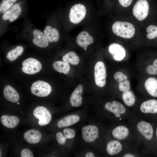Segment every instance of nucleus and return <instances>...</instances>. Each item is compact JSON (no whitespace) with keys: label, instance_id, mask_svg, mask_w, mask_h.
<instances>
[{"label":"nucleus","instance_id":"3","mask_svg":"<svg viewBox=\"0 0 157 157\" xmlns=\"http://www.w3.org/2000/svg\"><path fill=\"white\" fill-rule=\"evenodd\" d=\"M112 29L115 35L128 41H130L135 37L136 32L133 24L122 20L115 22L112 26Z\"/></svg>","mask_w":157,"mask_h":157},{"label":"nucleus","instance_id":"23","mask_svg":"<svg viewBox=\"0 0 157 157\" xmlns=\"http://www.w3.org/2000/svg\"><path fill=\"white\" fill-rule=\"evenodd\" d=\"M80 119L79 116L76 115H72L65 117L60 119L57 123V126L60 128L73 125Z\"/></svg>","mask_w":157,"mask_h":157},{"label":"nucleus","instance_id":"14","mask_svg":"<svg viewBox=\"0 0 157 157\" xmlns=\"http://www.w3.org/2000/svg\"><path fill=\"white\" fill-rule=\"evenodd\" d=\"M137 128L140 133L146 139L150 140L152 139L154 131L150 123L144 121H140L137 124Z\"/></svg>","mask_w":157,"mask_h":157},{"label":"nucleus","instance_id":"16","mask_svg":"<svg viewBox=\"0 0 157 157\" xmlns=\"http://www.w3.org/2000/svg\"><path fill=\"white\" fill-rule=\"evenodd\" d=\"M140 109L145 113H157V99H150L144 101L140 105Z\"/></svg>","mask_w":157,"mask_h":157},{"label":"nucleus","instance_id":"40","mask_svg":"<svg viewBox=\"0 0 157 157\" xmlns=\"http://www.w3.org/2000/svg\"><path fill=\"white\" fill-rule=\"evenodd\" d=\"M1 151H0V157L1 156Z\"/></svg>","mask_w":157,"mask_h":157},{"label":"nucleus","instance_id":"30","mask_svg":"<svg viewBox=\"0 0 157 157\" xmlns=\"http://www.w3.org/2000/svg\"><path fill=\"white\" fill-rule=\"evenodd\" d=\"M24 51V48L21 46H18L9 51L6 54L7 59L10 61L16 60L19 56H20Z\"/></svg>","mask_w":157,"mask_h":157},{"label":"nucleus","instance_id":"7","mask_svg":"<svg viewBox=\"0 0 157 157\" xmlns=\"http://www.w3.org/2000/svg\"><path fill=\"white\" fill-rule=\"evenodd\" d=\"M51 88L48 83L41 80L37 81L32 85L31 88V93L40 97L47 96L51 92Z\"/></svg>","mask_w":157,"mask_h":157},{"label":"nucleus","instance_id":"21","mask_svg":"<svg viewBox=\"0 0 157 157\" xmlns=\"http://www.w3.org/2000/svg\"><path fill=\"white\" fill-rule=\"evenodd\" d=\"M3 94L7 100L13 103L17 102L19 99V96L17 92L10 85H7L4 87Z\"/></svg>","mask_w":157,"mask_h":157},{"label":"nucleus","instance_id":"27","mask_svg":"<svg viewBox=\"0 0 157 157\" xmlns=\"http://www.w3.org/2000/svg\"><path fill=\"white\" fill-rule=\"evenodd\" d=\"M52 66L56 71L65 74H67L70 69L69 63L63 61H55L53 63Z\"/></svg>","mask_w":157,"mask_h":157},{"label":"nucleus","instance_id":"38","mask_svg":"<svg viewBox=\"0 0 157 157\" xmlns=\"http://www.w3.org/2000/svg\"><path fill=\"white\" fill-rule=\"evenodd\" d=\"M156 137H157V128L156 129Z\"/></svg>","mask_w":157,"mask_h":157},{"label":"nucleus","instance_id":"22","mask_svg":"<svg viewBox=\"0 0 157 157\" xmlns=\"http://www.w3.org/2000/svg\"><path fill=\"white\" fill-rule=\"evenodd\" d=\"M0 121L4 126L10 129L15 128L19 123V118L15 116L4 115L0 117Z\"/></svg>","mask_w":157,"mask_h":157},{"label":"nucleus","instance_id":"29","mask_svg":"<svg viewBox=\"0 0 157 157\" xmlns=\"http://www.w3.org/2000/svg\"><path fill=\"white\" fill-rule=\"evenodd\" d=\"M63 61L72 65H77L79 63L80 59L73 51H70L64 55L62 58Z\"/></svg>","mask_w":157,"mask_h":157},{"label":"nucleus","instance_id":"31","mask_svg":"<svg viewBox=\"0 0 157 157\" xmlns=\"http://www.w3.org/2000/svg\"><path fill=\"white\" fill-rule=\"evenodd\" d=\"M16 0H2L0 4V12L4 13L13 6Z\"/></svg>","mask_w":157,"mask_h":157},{"label":"nucleus","instance_id":"20","mask_svg":"<svg viewBox=\"0 0 157 157\" xmlns=\"http://www.w3.org/2000/svg\"><path fill=\"white\" fill-rule=\"evenodd\" d=\"M42 135L40 132L37 130L31 129L25 132L24 138L25 140L31 144L38 143L41 140Z\"/></svg>","mask_w":157,"mask_h":157},{"label":"nucleus","instance_id":"41","mask_svg":"<svg viewBox=\"0 0 157 157\" xmlns=\"http://www.w3.org/2000/svg\"><path fill=\"white\" fill-rule=\"evenodd\" d=\"M156 51H157V50Z\"/></svg>","mask_w":157,"mask_h":157},{"label":"nucleus","instance_id":"1","mask_svg":"<svg viewBox=\"0 0 157 157\" xmlns=\"http://www.w3.org/2000/svg\"><path fill=\"white\" fill-rule=\"evenodd\" d=\"M134 70L138 78L157 76V51H147L139 56Z\"/></svg>","mask_w":157,"mask_h":157},{"label":"nucleus","instance_id":"8","mask_svg":"<svg viewBox=\"0 0 157 157\" xmlns=\"http://www.w3.org/2000/svg\"><path fill=\"white\" fill-rule=\"evenodd\" d=\"M86 9L83 5L77 3L73 5L69 12V17L71 22L77 24L80 22L85 18Z\"/></svg>","mask_w":157,"mask_h":157},{"label":"nucleus","instance_id":"28","mask_svg":"<svg viewBox=\"0 0 157 157\" xmlns=\"http://www.w3.org/2000/svg\"><path fill=\"white\" fill-rule=\"evenodd\" d=\"M121 97L123 101L128 106H132L135 102L136 97L132 90L123 93Z\"/></svg>","mask_w":157,"mask_h":157},{"label":"nucleus","instance_id":"10","mask_svg":"<svg viewBox=\"0 0 157 157\" xmlns=\"http://www.w3.org/2000/svg\"><path fill=\"white\" fill-rule=\"evenodd\" d=\"M22 70L28 74H33L39 72L42 68V65L38 60L33 58H28L22 63Z\"/></svg>","mask_w":157,"mask_h":157},{"label":"nucleus","instance_id":"32","mask_svg":"<svg viewBox=\"0 0 157 157\" xmlns=\"http://www.w3.org/2000/svg\"><path fill=\"white\" fill-rule=\"evenodd\" d=\"M63 133L65 137L67 139H72L76 135L75 131L71 128H65L63 130Z\"/></svg>","mask_w":157,"mask_h":157},{"label":"nucleus","instance_id":"9","mask_svg":"<svg viewBox=\"0 0 157 157\" xmlns=\"http://www.w3.org/2000/svg\"><path fill=\"white\" fill-rule=\"evenodd\" d=\"M145 43L148 47L157 46V23L148 24L145 30Z\"/></svg>","mask_w":157,"mask_h":157},{"label":"nucleus","instance_id":"34","mask_svg":"<svg viewBox=\"0 0 157 157\" xmlns=\"http://www.w3.org/2000/svg\"><path fill=\"white\" fill-rule=\"evenodd\" d=\"M21 157H33L34 156L32 152L29 149H24L21 151L20 154Z\"/></svg>","mask_w":157,"mask_h":157},{"label":"nucleus","instance_id":"4","mask_svg":"<svg viewBox=\"0 0 157 157\" xmlns=\"http://www.w3.org/2000/svg\"><path fill=\"white\" fill-rule=\"evenodd\" d=\"M124 44L113 43L108 47V52L113 60L120 65L127 64L130 58L127 46Z\"/></svg>","mask_w":157,"mask_h":157},{"label":"nucleus","instance_id":"37","mask_svg":"<svg viewBox=\"0 0 157 157\" xmlns=\"http://www.w3.org/2000/svg\"><path fill=\"white\" fill-rule=\"evenodd\" d=\"M124 157H134V156L131 154H125L123 156Z\"/></svg>","mask_w":157,"mask_h":157},{"label":"nucleus","instance_id":"18","mask_svg":"<svg viewBox=\"0 0 157 157\" xmlns=\"http://www.w3.org/2000/svg\"><path fill=\"white\" fill-rule=\"evenodd\" d=\"M82 85L80 84L77 86L72 94L69 102L71 106L74 107H79L82 103L81 94L83 91Z\"/></svg>","mask_w":157,"mask_h":157},{"label":"nucleus","instance_id":"6","mask_svg":"<svg viewBox=\"0 0 157 157\" xmlns=\"http://www.w3.org/2000/svg\"><path fill=\"white\" fill-rule=\"evenodd\" d=\"M94 77L96 85L103 88L106 83L107 71L104 63L102 61L97 62L94 67Z\"/></svg>","mask_w":157,"mask_h":157},{"label":"nucleus","instance_id":"2","mask_svg":"<svg viewBox=\"0 0 157 157\" xmlns=\"http://www.w3.org/2000/svg\"><path fill=\"white\" fill-rule=\"evenodd\" d=\"M132 14L139 22L147 21L149 23L157 19V11L151 9L147 0H137L132 8Z\"/></svg>","mask_w":157,"mask_h":157},{"label":"nucleus","instance_id":"33","mask_svg":"<svg viewBox=\"0 0 157 157\" xmlns=\"http://www.w3.org/2000/svg\"><path fill=\"white\" fill-rule=\"evenodd\" d=\"M56 138L58 143L60 145L65 144L66 141V138L63 133L60 132L57 133L56 135Z\"/></svg>","mask_w":157,"mask_h":157},{"label":"nucleus","instance_id":"5","mask_svg":"<svg viewBox=\"0 0 157 157\" xmlns=\"http://www.w3.org/2000/svg\"><path fill=\"white\" fill-rule=\"evenodd\" d=\"M138 78V88L143 90L152 97H157V76H147Z\"/></svg>","mask_w":157,"mask_h":157},{"label":"nucleus","instance_id":"13","mask_svg":"<svg viewBox=\"0 0 157 157\" xmlns=\"http://www.w3.org/2000/svg\"><path fill=\"white\" fill-rule=\"evenodd\" d=\"M105 108L108 111L113 113L116 117H119L120 114H124L126 109L123 104L117 101H113L106 103Z\"/></svg>","mask_w":157,"mask_h":157},{"label":"nucleus","instance_id":"12","mask_svg":"<svg viewBox=\"0 0 157 157\" xmlns=\"http://www.w3.org/2000/svg\"><path fill=\"white\" fill-rule=\"evenodd\" d=\"M99 133L98 128L93 125L85 126L82 129V138L87 142L90 143L94 141L97 138Z\"/></svg>","mask_w":157,"mask_h":157},{"label":"nucleus","instance_id":"11","mask_svg":"<svg viewBox=\"0 0 157 157\" xmlns=\"http://www.w3.org/2000/svg\"><path fill=\"white\" fill-rule=\"evenodd\" d=\"M34 117L39 119L38 124L44 126L49 123L51 119V115L50 111L45 107L38 106L35 108L33 111Z\"/></svg>","mask_w":157,"mask_h":157},{"label":"nucleus","instance_id":"25","mask_svg":"<svg viewBox=\"0 0 157 157\" xmlns=\"http://www.w3.org/2000/svg\"><path fill=\"white\" fill-rule=\"evenodd\" d=\"M122 147L120 142L116 140L109 141L106 146V151L109 155L117 154L122 151Z\"/></svg>","mask_w":157,"mask_h":157},{"label":"nucleus","instance_id":"26","mask_svg":"<svg viewBox=\"0 0 157 157\" xmlns=\"http://www.w3.org/2000/svg\"><path fill=\"white\" fill-rule=\"evenodd\" d=\"M129 133V131L126 127L123 126H118L115 128L112 132L114 138L119 140H122L127 137Z\"/></svg>","mask_w":157,"mask_h":157},{"label":"nucleus","instance_id":"36","mask_svg":"<svg viewBox=\"0 0 157 157\" xmlns=\"http://www.w3.org/2000/svg\"><path fill=\"white\" fill-rule=\"evenodd\" d=\"M85 156V157H94L95 156L94 154L90 152H88L86 153Z\"/></svg>","mask_w":157,"mask_h":157},{"label":"nucleus","instance_id":"17","mask_svg":"<svg viewBox=\"0 0 157 157\" xmlns=\"http://www.w3.org/2000/svg\"><path fill=\"white\" fill-rule=\"evenodd\" d=\"M76 41L78 45L86 51L87 46L93 42L94 39L88 32L83 31L78 35Z\"/></svg>","mask_w":157,"mask_h":157},{"label":"nucleus","instance_id":"35","mask_svg":"<svg viewBox=\"0 0 157 157\" xmlns=\"http://www.w3.org/2000/svg\"><path fill=\"white\" fill-rule=\"evenodd\" d=\"M133 0H118L120 5L124 8H127L131 4Z\"/></svg>","mask_w":157,"mask_h":157},{"label":"nucleus","instance_id":"24","mask_svg":"<svg viewBox=\"0 0 157 157\" xmlns=\"http://www.w3.org/2000/svg\"><path fill=\"white\" fill-rule=\"evenodd\" d=\"M44 32L50 43L57 42L59 39V35L57 30L50 26L45 27Z\"/></svg>","mask_w":157,"mask_h":157},{"label":"nucleus","instance_id":"19","mask_svg":"<svg viewBox=\"0 0 157 157\" xmlns=\"http://www.w3.org/2000/svg\"><path fill=\"white\" fill-rule=\"evenodd\" d=\"M22 9L17 3L15 4L9 10L4 13L2 18L4 20L9 19L12 22L17 19L21 13Z\"/></svg>","mask_w":157,"mask_h":157},{"label":"nucleus","instance_id":"15","mask_svg":"<svg viewBox=\"0 0 157 157\" xmlns=\"http://www.w3.org/2000/svg\"><path fill=\"white\" fill-rule=\"evenodd\" d=\"M34 38L33 43L36 46L42 48L47 47L49 45V41L44 33L38 29H35L33 32Z\"/></svg>","mask_w":157,"mask_h":157},{"label":"nucleus","instance_id":"39","mask_svg":"<svg viewBox=\"0 0 157 157\" xmlns=\"http://www.w3.org/2000/svg\"><path fill=\"white\" fill-rule=\"evenodd\" d=\"M17 104H19V102H17Z\"/></svg>","mask_w":157,"mask_h":157}]
</instances>
